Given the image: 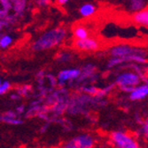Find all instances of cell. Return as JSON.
Masks as SVG:
<instances>
[{
    "mask_svg": "<svg viewBox=\"0 0 148 148\" xmlns=\"http://www.w3.org/2000/svg\"><path fill=\"white\" fill-rule=\"evenodd\" d=\"M133 21H135V23L148 29V8L138 10L134 13Z\"/></svg>",
    "mask_w": 148,
    "mask_h": 148,
    "instance_id": "cell-9",
    "label": "cell"
},
{
    "mask_svg": "<svg viewBox=\"0 0 148 148\" xmlns=\"http://www.w3.org/2000/svg\"><path fill=\"white\" fill-rule=\"evenodd\" d=\"M130 99L132 101H138L148 97V84H138L129 93Z\"/></svg>",
    "mask_w": 148,
    "mask_h": 148,
    "instance_id": "cell-8",
    "label": "cell"
},
{
    "mask_svg": "<svg viewBox=\"0 0 148 148\" xmlns=\"http://www.w3.org/2000/svg\"><path fill=\"white\" fill-rule=\"evenodd\" d=\"M97 10L98 9L95 5L91 3H86L79 8V13L84 18H90L91 16L95 14Z\"/></svg>",
    "mask_w": 148,
    "mask_h": 148,
    "instance_id": "cell-10",
    "label": "cell"
},
{
    "mask_svg": "<svg viewBox=\"0 0 148 148\" xmlns=\"http://www.w3.org/2000/svg\"><path fill=\"white\" fill-rule=\"evenodd\" d=\"M13 43V37L11 35L0 36V49H7Z\"/></svg>",
    "mask_w": 148,
    "mask_h": 148,
    "instance_id": "cell-14",
    "label": "cell"
},
{
    "mask_svg": "<svg viewBox=\"0 0 148 148\" xmlns=\"http://www.w3.org/2000/svg\"><path fill=\"white\" fill-rule=\"evenodd\" d=\"M110 140L117 148H138V141L130 134L124 131H114L110 134Z\"/></svg>",
    "mask_w": 148,
    "mask_h": 148,
    "instance_id": "cell-3",
    "label": "cell"
},
{
    "mask_svg": "<svg viewBox=\"0 0 148 148\" xmlns=\"http://www.w3.org/2000/svg\"><path fill=\"white\" fill-rule=\"evenodd\" d=\"M11 89V84L8 81H4V82L0 85V95H4L7 93Z\"/></svg>",
    "mask_w": 148,
    "mask_h": 148,
    "instance_id": "cell-15",
    "label": "cell"
},
{
    "mask_svg": "<svg viewBox=\"0 0 148 148\" xmlns=\"http://www.w3.org/2000/svg\"><path fill=\"white\" fill-rule=\"evenodd\" d=\"M10 98H11V99H12V100L17 101V100H19V99L21 98V96L20 95V94H19L18 92H16V93H13V94H12Z\"/></svg>",
    "mask_w": 148,
    "mask_h": 148,
    "instance_id": "cell-22",
    "label": "cell"
},
{
    "mask_svg": "<svg viewBox=\"0 0 148 148\" xmlns=\"http://www.w3.org/2000/svg\"><path fill=\"white\" fill-rule=\"evenodd\" d=\"M11 4H12V8L15 12L16 14L21 15L25 12L27 6L26 0H11Z\"/></svg>",
    "mask_w": 148,
    "mask_h": 148,
    "instance_id": "cell-13",
    "label": "cell"
},
{
    "mask_svg": "<svg viewBox=\"0 0 148 148\" xmlns=\"http://www.w3.org/2000/svg\"><path fill=\"white\" fill-rule=\"evenodd\" d=\"M66 37V30L63 28H56L48 30L40 36L32 44L34 51H44L60 45Z\"/></svg>",
    "mask_w": 148,
    "mask_h": 148,
    "instance_id": "cell-1",
    "label": "cell"
},
{
    "mask_svg": "<svg viewBox=\"0 0 148 148\" xmlns=\"http://www.w3.org/2000/svg\"><path fill=\"white\" fill-rule=\"evenodd\" d=\"M30 91H31V87L29 86V85H23V86H21V87L17 89V92L20 94L21 97L29 95V93Z\"/></svg>",
    "mask_w": 148,
    "mask_h": 148,
    "instance_id": "cell-16",
    "label": "cell"
},
{
    "mask_svg": "<svg viewBox=\"0 0 148 148\" xmlns=\"http://www.w3.org/2000/svg\"><path fill=\"white\" fill-rule=\"evenodd\" d=\"M81 72L82 71L79 69H66L60 70L57 76L58 84L60 86H64L66 84L79 79Z\"/></svg>",
    "mask_w": 148,
    "mask_h": 148,
    "instance_id": "cell-7",
    "label": "cell"
},
{
    "mask_svg": "<svg viewBox=\"0 0 148 148\" xmlns=\"http://www.w3.org/2000/svg\"><path fill=\"white\" fill-rule=\"evenodd\" d=\"M140 75L136 72H124L117 75L115 78V84L124 92L130 93L134 87L140 84Z\"/></svg>",
    "mask_w": 148,
    "mask_h": 148,
    "instance_id": "cell-2",
    "label": "cell"
},
{
    "mask_svg": "<svg viewBox=\"0 0 148 148\" xmlns=\"http://www.w3.org/2000/svg\"><path fill=\"white\" fill-rule=\"evenodd\" d=\"M142 133L145 138H148V122L144 123L142 127Z\"/></svg>",
    "mask_w": 148,
    "mask_h": 148,
    "instance_id": "cell-20",
    "label": "cell"
},
{
    "mask_svg": "<svg viewBox=\"0 0 148 148\" xmlns=\"http://www.w3.org/2000/svg\"><path fill=\"white\" fill-rule=\"evenodd\" d=\"M3 83V81H2V79H1V77H0V85H1V84Z\"/></svg>",
    "mask_w": 148,
    "mask_h": 148,
    "instance_id": "cell-24",
    "label": "cell"
},
{
    "mask_svg": "<svg viewBox=\"0 0 148 148\" xmlns=\"http://www.w3.org/2000/svg\"><path fill=\"white\" fill-rule=\"evenodd\" d=\"M74 45L77 50L83 51H96L100 48V43L98 40L90 36L84 39H75Z\"/></svg>",
    "mask_w": 148,
    "mask_h": 148,
    "instance_id": "cell-6",
    "label": "cell"
},
{
    "mask_svg": "<svg viewBox=\"0 0 148 148\" xmlns=\"http://www.w3.org/2000/svg\"><path fill=\"white\" fill-rule=\"evenodd\" d=\"M71 60V55L68 52H62L57 57V60L60 62H68Z\"/></svg>",
    "mask_w": 148,
    "mask_h": 148,
    "instance_id": "cell-17",
    "label": "cell"
},
{
    "mask_svg": "<svg viewBox=\"0 0 148 148\" xmlns=\"http://www.w3.org/2000/svg\"><path fill=\"white\" fill-rule=\"evenodd\" d=\"M69 2V0H56V3L59 5H66Z\"/></svg>",
    "mask_w": 148,
    "mask_h": 148,
    "instance_id": "cell-23",
    "label": "cell"
},
{
    "mask_svg": "<svg viewBox=\"0 0 148 148\" xmlns=\"http://www.w3.org/2000/svg\"><path fill=\"white\" fill-rule=\"evenodd\" d=\"M145 51L141 48L132 46L130 45H117L111 48L110 55L112 57H126L128 55L134 54V53H145Z\"/></svg>",
    "mask_w": 148,
    "mask_h": 148,
    "instance_id": "cell-5",
    "label": "cell"
},
{
    "mask_svg": "<svg viewBox=\"0 0 148 148\" xmlns=\"http://www.w3.org/2000/svg\"><path fill=\"white\" fill-rule=\"evenodd\" d=\"M36 4L38 6L45 7V6H47L51 4V0H36Z\"/></svg>",
    "mask_w": 148,
    "mask_h": 148,
    "instance_id": "cell-19",
    "label": "cell"
},
{
    "mask_svg": "<svg viewBox=\"0 0 148 148\" xmlns=\"http://www.w3.org/2000/svg\"><path fill=\"white\" fill-rule=\"evenodd\" d=\"M16 113L18 114V115H21L25 113V106L21 105V106H17V108L15 109Z\"/></svg>",
    "mask_w": 148,
    "mask_h": 148,
    "instance_id": "cell-21",
    "label": "cell"
},
{
    "mask_svg": "<svg viewBox=\"0 0 148 148\" xmlns=\"http://www.w3.org/2000/svg\"><path fill=\"white\" fill-rule=\"evenodd\" d=\"M0 122L8 124V125H12V126H18L23 123V121L20 118H18V116H8L5 114H3L2 115H0Z\"/></svg>",
    "mask_w": 148,
    "mask_h": 148,
    "instance_id": "cell-11",
    "label": "cell"
},
{
    "mask_svg": "<svg viewBox=\"0 0 148 148\" xmlns=\"http://www.w3.org/2000/svg\"><path fill=\"white\" fill-rule=\"evenodd\" d=\"M73 34L75 39H84L89 37L90 36L88 29L83 25H78L75 27L73 29Z\"/></svg>",
    "mask_w": 148,
    "mask_h": 148,
    "instance_id": "cell-12",
    "label": "cell"
},
{
    "mask_svg": "<svg viewBox=\"0 0 148 148\" xmlns=\"http://www.w3.org/2000/svg\"><path fill=\"white\" fill-rule=\"evenodd\" d=\"M95 145L93 137L89 134H82L73 138L64 145L66 148H91Z\"/></svg>",
    "mask_w": 148,
    "mask_h": 148,
    "instance_id": "cell-4",
    "label": "cell"
},
{
    "mask_svg": "<svg viewBox=\"0 0 148 148\" xmlns=\"http://www.w3.org/2000/svg\"><path fill=\"white\" fill-rule=\"evenodd\" d=\"M0 4H1L2 7L6 11H8L9 9L12 8L11 0H0Z\"/></svg>",
    "mask_w": 148,
    "mask_h": 148,
    "instance_id": "cell-18",
    "label": "cell"
}]
</instances>
